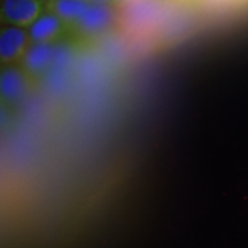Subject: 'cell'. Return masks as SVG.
<instances>
[{
	"label": "cell",
	"mask_w": 248,
	"mask_h": 248,
	"mask_svg": "<svg viewBox=\"0 0 248 248\" xmlns=\"http://www.w3.org/2000/svg\"><path fill=\"white\" fill-rule=\"evenodd\" d=\"M43 11L42 0H2L1 18L12 26L28 28L43 14Z\"/></svg>",
	"instance_id": "6da1fadb"
},
{
	"label": "cell",
	"mask_w": 248,
	"mask_h": 248,
	"mask_svg": "<svg viewBox=\"0 0 248 248\" xmlns=\"http://www.w3.org/2000/svg\"><path fill=\"white\" fill-rule=\"evenodd\" d=\"M31 40L24 28L8 26L0 32V60L2 64H11L23 58Z\"/></svg>",
	"instance_id": "7a4b0ae2"
},
{
	"label": "cell",
	"mask_w": 248,
	"mask_h": 248,
	"mask_svg": "<svg viewBox=\"0 0 248 248\" xmlns=\"http://www.w3.org/2000/svg\"><path fill=\"white\" fill-rule=\"evenodd\" d=\"M114 16L113 8L108 4H91L82 17L70 28H75L77 32L84 36H95L106 31Z\"/></svg>",
	"instance_id": "3957f363"
},
{
	"label": "cell",
	"mask_w": 248,
	"mask_h": 248,
	"mask_svg": "<svg viewBox=\"0 0 248 248\" xmlns=\"http://www.w3.org/2000/svg\"><path fill=\"white\" fill-rule=\"evenodd\" d=\"M55 55L57 47L53 43H31L21 59L23 69L31 76L42 75L54 63Z\"/></svg>",
	"instance_id": "277c9868"
},
{
	"label": "cell",
	"mask_w": 248,
	"mask_h": 248,
	"mask_svg": "<svg viewBox=\"0 0 248 248\" xmlns=\"http://www.w3.org/2000/svg\"><path fill=\"white\" fill-rule=\"evenodd\" d=\"M67 24L57 14H42L29 27V36L31 43H53L66 32Z\"/></svg>",
	"instance_id": "5b68a950"
},
{
	"label": "cell",
	"mask_w": 248,
	"mask_h": 248,
	"mask_svg": "<svg viewBox=\"0 0 248 248\" xmlns=\"http://www.w3.org/2000/svg\"><path fill=\"white\" fill-rule=\"evenodd\" d=\"M24 69L14 67H5L0 75V92L2 100L6 102H16L21 100L29 88V80Z\"/></svg>",
	"instance_id": "8992f818"
},
{
	"label": "cell",
	"mask_w": 248,
	"mask_h": 248,
	"mask_svg": "<svg viewBox=\"0 0 248 248\" xmlns=\"http://www.w3.org/2000/svg\"><path fill=\"white\" fill-rule=\"evenodd\" d=\"M91 5L89 0H48L46 1L47 12L57 14L59 17L71 27L82 17Z\"/></svg>",
	"instance_id": "52a82bcc"
},
{
	"label": "cell",
	"mask_w": 248,
	"mask_h": 248,
	"mask_svg": "<svg viewBox=\"0 0 248 248\" xmlns=\"http://www.w3.org/2000/svg\"><path fill=\"white\" fill-rule=\"evenodd\" d=\"M91 4H109L111 1H116V0H89Z\"/></svg>",
	"instance_id": "ba28073f"
},
{
	"label": "cell",
	"mask_w": 248,
	"mask_h": 248,
	"mask_svg": "<svg viewBox=\"0 0 248 248\" xmlns=\"http://www.w3.org/2000/svg\"><path fill=\"white\" fill-rule=\"evenodd\" d=\"M116 1H121V2H124V1H132V0H116Z\"/></svg>",
	"instance_id": "9c48e42d"
},
{
	"label": "cell",
	"mask_w": 248,
	"mask_h": 248,
	"mask_svg": "<svg viewBox=\"0 0 248 248\" xmlns=\"http://www.w3.org/2000/svg\"><path fill=\"white\" fill-rule=\"evenodd\" d=\"M42 1H48V0H42Z\"/></svg>",
	"instance_id": "30bf717a"
}]
</instances>
